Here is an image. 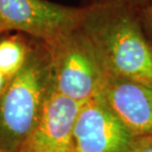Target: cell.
I'll return each instance as SVG.
<instances>
[{
    "label": "cell",
    "instance_id": "cell-1",
    "mask_svg": "<svg viewBox=\"0 0 152 152\" xmlns=\"http://www.w3.org/2000/svg\"><path fill=\"white\" fill-rule=\"evenodd\" d=\"M136 8L126 0L96 2L85 8L80 28L107 74L152 82V45Z\"/></svg>",
    "mask_w": 152,
    "mask_h": 152
},
{
    "label": "cell",
    "instance_id": "cell-7",
    "mask_svg": "<svg viewBox=\"0 0 152 152\" xmlns=\"http://www.w3.org/2000/svg\"><path fill=\"white\" fill-rule=\"evenodd\" d=\"M99 94L135 137L152 135V82L107 74Z\"/></svg>",
    "mask_w": 152,
    "mask_h": 152
},
{
    "label": "cell",
    "instance_id": "cell-2",
    "mask_svg": "<svg viewBox=\"0 0 152 152\" xmlns=\"http://www.w3.org/2000/svg\"><path fill=\"white\" fill-rule=\"evenodd\" d=\"M50 45L53 89L80 103L98 95L107 72L80 27Z\"/></svg>",
    "mask_w": 152,
    "mask_h": 152
},
{
    "label": "cell",
    "instance_id": "cell-3",
    "mask_svg": "<svg viewBox=\"0 0 152 152\" xmlns=\"http://www.w3.org/2000/svg\"><path fill=\"white\" fill-rule=\"evenodd\" d=\"M84 12L47 0H0V31H22L53 44L81 26Z\"/></svg>",
    "mask_w": 152,
    "mask_h": 152
},
{
    "label": "cell",
    "instance_id": "cell-6",
    "mask_svg": "<svg viewBox=\"0 0 152 152\" xmlns=\"http://www.w3.org/2000/svg\"><path fill=\"white\" fill-rule=\"evenodd\" d=\"M82 104L51 86L39 120L27 137L26 152H72L74 126Z\"/></svg>",
    "mask_w": 152,
    "mask_h": 152
},
{
    "label": "cell",
    "instance_id": "cell-8",
    "mask_svg": "<svg viewBox=\"0 0 152 152\" xmlns=\"http://www.w3.org/2000/svg\"><path fill=\"white\" fill-rule=\"evenodd\" d=\"M25 63V47L20 42L6 39L0 42V70L6 77L17 75Z\"/></svg>",
    "mask_w": 152,
    "mask_h": 152
},
{
    "label": "cell",
    "instance_id": "cell-5",
    "mask_svg": "<svg viewBox=\"0 0 152 152\" xmlns=\"http://www.w3.org/2000/svg\"><path fill=\"white\" fill-rule=\"evenodd\" d=\"M134 138L98 94L81 105L72 152H126Z\"/></svg>",
    "mask_w": 152,
    "mask_h": 152
},
{
    "label": "cell",
    "instance_id": "cell-12",
    "mask_svg": "<svg viewBox=\"0 0 152 152\" xmlns=\"http://www.w3.org/2000/svg\"><path fill=\"white\" fill-rule=\"evenodd\" d=\"M6 76L2 73V71L0 70V93L2 92L3 88H4V85H5V80H6Z\"/></svg>",
    "mask_w": 152,
    "mask_h": 152
},
{
    "label": "cell",
    "instance_id": "cell-4",
    "mask_svg": "<svg viewBox=\"0 0 152 152\" xmlns=\"http://www.w3.org/2000/svg\"><path fill=\"white\" fill-rule=\"evenodd\" d=\"M50 70L37 60L25 63L5 92L0 115L4 129L15 137H28L41 117Z\"/></svg>",
    "mask_w": 152,
    "mask_h": 152
},
{
    "label": "cell",
    "instance_id": "cell-11",
    "mask_svg": "<svg viewBox=\"0 0 152 152\" xmlns=\"http://www.w3.org/2000/svg\"><path fill=\"white\" fill-rule=\"evenodd\" d=\"M126 2H129V4H132L135 7H139V6H142L144 3H146L148 0H126Z\"/></svg>",
    "mask_w": 152,
    "mask_h": 152
},
{
    "label": "cell",
    "instance_id": "cell-10",
    "mask_svg": "<svg viewBox=\"0 0 152 152\" xmlns=\"http://www.w3.org/2000/svg\"><path fill=\"white\" fill-rule=\"evenodd\" d=\"M140 18H141V22H142V25H143V28L149 33L152 37V0L149 6L142 10Z\"/></svg>",
    "mask_w": 152,
    "mask_h": 152
},
{
    "label": "cell",
    "instance_id": "cell-9",
    "mask_svg": "<svg viewBox=\"0 0 152 152\" xmlns=\"http://www.w3.org/2000/svg\"><path fill=\"white\" fill-rule=\"evenodd\" d=\"M126 152H152V135L135 137Z\"/></svg>",
    "mask_w": 152,
    "mask_h": 152
}]
</instances>
